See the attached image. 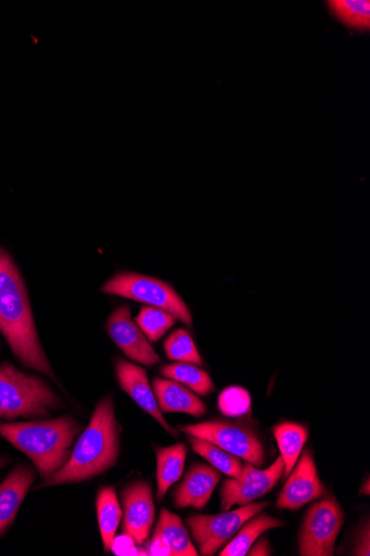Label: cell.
Listing matches in <instances>:
<instances>
[{
	"instance_id": "9a60e30c",
	"label": "cell",
	"mask_w": 370,
	"mask_h": 556,
	"mask_svg": "<svg viewBox=\"0 0 370 556\" xmlns=\"http://www.w3.org/2000/svg\"><path fill=\"white\" fill-rule=\"evenodd\" d=\"M31 468L17 466L0 483V536L13 525L31 484L35 481Z\"/></svg>"
},
{
	"instance_id": "7402d4cb",
	"label": "cell",
	"mask_w": 370,
	"mask_h": 556,
	"mask_svg": "<svg viewBox=\"0 0 370 556\" xmlns=\"http://www.w3.org/2000/svg\"><path fill=\"white\" fill-rule=\"evenodd\" d=\"M189 442L193 451L200 454L218 471L231 478H237L242 472L243 465L241 460L218 445L191 435Z\"/></svg>"
},
{
	"instance_id": "ba28073f",
	"label": "cell",
	"mask_w": 370,
	"mask_h": 556,
	"mask_svg": "<svg viewBox=\"0 0 370 556\" xmlns=\"http://www.w3.org/2000/svg\"><path fill=\"white\" fill-rule=\"evenodd\" d=\"M269 505V502L250 503L238 510L217 516H192L187 520V525L201 555L210 556L226 545L244 523L259 515Z\"/></svg>"
},
{
	"instance_id": "277c9868",
	"label": "cell",
	"mask_w": 370,
	"mask_h": 556,
	"mask_svg": "<svg viewBox=\"0 0 370 556\" xmlns=\"http://www.w3.org/2000/svg\"><path fill=\"white\" fill-rule=\"evenodd\" d=\"M61 407L62 400L42 379L10 364L0 365V418H42Z\"/></svg>"
},
{
	"instance_id": "9c48e42d",
	"label": "cell",
	"mask_w": 370,
	"mask_h": 556,
	"mask_svg": "<svg viewBox=\"0 0 370 556\" xmlns=\"http://www.w3.org/2000/svg\"><path fill=\"white\" fill-rule=\"evenodd\" d=\"M284 462L279 457L267 470H257L247 464L237 478L227 480L221 489V509L230 511L234 505H244L269 493L284 475Z\"/></svg>"
},
{
	"instance_id": "44dd1931",
	"label": "cell",
	"mask_w": 370,
	"mask_h": 556,
	"mask_svg": "<svg viewBox=\"0 0 370 556\" xmlns=\"http://www.w3.org/2000/svg\"><path fill=\"white\" fill-rule=\"evenodd\" d=\"M281 457L284 462V477L292 473L308 439V430L302 425L283 422L273 429Z\"/></svg>"
},
{
	"instance_id": "4fadbf2b",
	"label": "cell",
	"mask_w": 370,
	"mask_h": 556,
	"mask_svg": "<svg viewBox=\"0 0 370 556\" xmlns=\"http://www.w3.org/2000/svg\"><path fill=\"white\" fill-rule=\"evenodd\" d=\"M116 372L123 390L133 399L138 406L161 424L166 431L176 435V430L166 421L162 410L158 409L145 370L126 361L118 359Z\"/></svg>"
},
{
	"instance_id": "ac0fdd59",
	"label": "cell",
	"mask_w": 370,
	"mask_h": 556,
	"mask_svg": "<svg viewBox=\"0 0 370 556\" xmlns=\"http://www.w3.org/2000/svg\"><path fill=\"white\" fill-rule=\"evenodd\" d=\"M187 446L178 443L156 450L157 498L163 500L168 490L181 478L187 458Z\"/></svg>"
},
{
	"instance_id": "8fae6325",
	"label": "cell",
	"mask_w": 370,
	"mask_h": 556,
	"mask_svg": "<svg viewBox=\"0 0 370 556\" xmlns=\"http://www.w3.org/2000/svg\"><path fill=\"white\" fill-rule=\"evenodd\" d=\"M107 330L129 359L148 367L161 363V357L153 350L143 331L131 319L128 306L124 305L113 313L107 323Z\"/></svg>"
},
{
	"instance_id": "30bf717a",
	"label": "cell",
	"mask_w": 370,
	"mask_h": 556,
	"mask_svg": "<svg viewBox=\"0 0 370 556\" xmlns=\"http://www.w3.org/2000/svg\"><path fill=\"white\" fill-rule=\"evenodd\" d=\"M328 490L322 483L309 450L304 451L302 458L282 489L277 507L282 510L297 511L310 501L322 498Z\"/></svg>"
},
{
	"instance_id": "8992f818",
	"label": "cell",
	"mask_w": 370,
	"mask_h": 556,
	"mask_svg": "<svg viewBox=\"0 0 370 556\" xmlns=\"http://www.w3.org/2000/svg\"><path fill=\"white\" fill-rule=\"evenodd\" d=\"M345 516L333 496L317 502L308 510L299 533V554L332 556Z\"/></svg>"
},
{
	"instance_id": "6da1fadb",
	"label": "cell",
	"mask_w": 370,
	"mask_h": 556,
	"mask_svg": "<svg viewBox=\"0 0 370 556\" xmlns=\"http://www.w3.org/2000/svg\"><path fill=\"white\" fill-rule=\"evenodd\" d=\"M0 332L25 367L55 378L40 344L23 277L3 247H0Z\"/></svg>"
},
{
	"instance_id": "ffe728a7",
	"label": "cell",
	"mask_w": 370,
	"mask_h": 556,
	"mask_svg": "<svg viewBox=\"0 0 370 556\" xmlns=\"http://www.w3.org/2000/svg\"><path fill=\"white\" fill-rule=\"evenodd\" d=\"M248 522V521H247ZM283 522L267 515L255 516L244 523L232 541L222 549L221 556H244L255 541L269 530L283 527Z\"/></svg>"
},
{
	"instance_id": "52a82bcc",
	"label": "cell",
	"mask_w": 370,
	"mask_h": 556,
	"mask_svg": "<svg viewBox=\"0 0 370 556\" xmlns=\"http://www.w3.org/2000/svg\"><path fill=\"white\" fill-rule=\"evenodd\" d=\"M181 431L214 443L254 467L266 464V451L258 435L243 425L215 420L181 427Z\"/></svg>"
},
{
	"instance_id": "83f0119b",
	"label": "cell",
	"mask_w": 370,
	"mask_h": 556,
	"mask_svg": "<svg viewBox=\"0 0 370 556\" xmlns=\"http://www.w3.org/2000/svg\"><path fill=\"white\" fill-rule=\"evenodd\" d=\"M272 549L269 540L266 538L260 539L252 548L248 549L247 554L251 556H268L271 555Z\"/></svg>"
},
{
	"instance_id": "484cf974",
	"label": "cell",
	"mask_w": 370,
	"mask_h": 556,
	"mask_svg": "<svg viewBox=\"0 0 370 556\" xmlns=\"http://www.w3.org/2000/svg\"><path fill=\"white\" fill-rule=\"evenodd\" d=\"M169 359L201 366L202 359L190 333L184 329L175 331L165 342Z\"/></svg>"
},
{
	"instance_id": "4316f807",
	"label": "cell",
	"mask_w": 370,
	"mask_h": 556,
	"mask_svg": "<svg viewBox=\"0 0 370 556\" xmlns=\"http://www.w3.org/2000/svg\"><path fill=\"white\" fill-rule=\"evenodd\" d=\"M219 409L227 417H242L251 410V395L241 387H230L219 396Z\"/></svg>"
},
{
	"instance_id": "cb8c5ba5",
	"label": "cell",
	"mask_w": 370,
	"mask_h": 556,
	"mask_svg": "<svg viewBox=\"0 0 370 556\" xmlns=\"http://www.w3.org/2000/svg\"><path fill=\"white\" fill-rule=\"evenodd\" d=\"M177 318L171 314L154 308L143 307L141 308L136 321L140 329L143 331L145 337L156 342L176 324Z\"/></svg>"
},
{
	"instance_id": "5b68a950",
	"label": "cell",
	"mask_w": 370,
	"mask_h": 556,
	"mask_svg": "<svg viewBox=\"0 0 370 556\" xmlns=\"http://www.w3.org/2000/svg\"><path fill=\"white\" fill-rule=\"evenodd\" d=\"M102 292L120 295L163 309L187 326L192 325L191 313L176 290L163 280L138 274H119L105 282Z\"/></svg>"
},
{
	"instance_id": "d6986e66",
	"label": "cell",
	"mask_w": 370,
	"mask_h": 556,
	"mask_svg": "<svg viewBox=\"0 0 370 556\" xmlns=\"http://www.w3.org/2000/svg\"><path fill=\"white\" fill-rule=\"evenodd\" d=\"M97 515L104 549L112 551L123 518V510L114 488L100 490L97 497Z\"/></svg>"
},
{
	"instance_id": "d4e9b609",
	"label": "cell",
	"mask_w": 370,
	"mask_h": 556,
	"mask_svg": "<svg viewBox=\"0 0 370 556\" xmlns=\"http://www.w3.org/2000/svg\"><path fill=\"white\" fill-rule=\"evenodd\" d=\"M331 10L347 26L368 29L370 24V3L368 0H336L330 3Z\"/></svg>"
},
{
	"instance_id": "603a6c76",
	"label": "cell",
	"mask_w": 370,
	"mask_h": 556,
	"mask_svg": "<svg viewBox=\"0 0 370 556\" xmlns=\"http://www.w3.org/2000/svg\"><path fill=\"white\" fill-rule=\"evenodd\" d=\"M162 375L170 380L187 386L200 395H207L215 390L214 381L196 365L178 363L163 367Z\"/></svg>"
},
{
	"instance_id": "e0dca14e",
	"label": "cell",
	"mask_w": 370,
	"mask_h": 556,
	"mask_svg": "<svg viewBox=\"0 0 370 556\" xmlns=\"http://www.w3.org/2000/svg\"><path fill=\"white\" fill-rule=\"evenodd\" d=\"M153 543L162 544L168 549L169 555L196 556L187 529L180 517L164 509L153 533Z\"/></svg>"
},
{
	"instance_id": "7a4b0ae2",
	"label": "cell",
	"mask_w": 370,
	"mask_h": 556,
	"mask_svg": "<svg viewBox=\"0 0 370 556\" xmlns=\"http://www.w3.org/2000/svg\"><path fill=\"white\" fill-rule=\"evenodd\" d=\"M119 457V432L115 404L111 396L102 399L89 426L78 439L66 466L38 489L82 482L109 471Z\"/></svg>"
},
{
	"instance_id": "5bb4252c",
	"label": "cell",
	"mask_w": 370,
	"mask_h": 556,
	"mask_svg": "<svg viewBox=\"0 0 370 556\" xmlns=\"http://www.w3.org/2000/svg\"><path fill=\"white\" fill-rule=\"evenodd\" d=\"M220 480V471L216 468L202 464L193 465L176 490V507L203 509Z\"/></svg>"
},
{
	"instance_id": "3957f363",
	"label": "cell",
	"mask_w": 370,
	"mask_h": 556,
	"mask_svg": "<svg viewBox=\"0 0 370 556\" xmlns=\"http://www.w3.org/2000/svg\"><path fill=\"white\" fill-rule=\"evenodd\" d=\"M80 430L78 421L67 417L29 422L0 421V435L26 454L43 481L66 466L72 444Z\"/></svg>"
},
{
	"instance_id": "2e32d148",
	"label": "cell",
	"mask_w": 370,
	"mask_h": 556,
	"mask_svg": "<svg viewBox=\"0 0 370 556\" xmlns=\"http://www.w3.org/2000/svg\"><path fill=\"white\" fill-rule=\"evenodd\" d=\"M153 390L162 413H180L197 418L206 413L204 403L179 382L157 378L153 381Z\"/></svg>"
},
{
	"instance_id": "7c38bea8",
	"label": "cell",
	"mask_w": 370,
	"mask_h": 556,
	"mask_svg": "<svg viewBox=\"0 0 370 556\" xmlns=\"http://www.w3.org/2000/svg\"><path fill=\"white\" fill-rule=\"evenodd\" d=\"M125 508L124 533L138 544H143L152 529L155 508L152 488L146 482H136L123 492Z\"/></svg>"
},
{
	"instance_id": "f1b7e54d",
	"label": "cell",
	"mask_w": 370,
	"mask_h": 556,
	"mask_svg": "<svg viewBox=\"0 0 370 556\" xmlns=\"http://www.w3.org/2000/svg\"><path fill=\"white\" fill-rule=\"evenodd\" d=\"M5 465H7V460L4 458L0 457V470H2Z\"/></svg>"
}]
</instances>
